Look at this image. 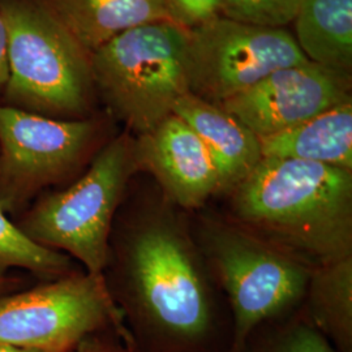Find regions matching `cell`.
<instances>
[{"instance_id": "cell-1", "label": "cell", "mask_w": 352, "mask_h": 352, "mask_svg": "<svg viewBox=\"0 0 352 352\" xmlns=\"http://www.w3.org/2000/svg\"><path fill=\"white\" fill-rule=\"evenodd\" d=\"M103 279L138 352H228L231 327L186 212L155 184L128 188Z\"/></svg>"}, {"instance_id": "cell-2", "label": "cell", "mask_w": 352, "mask_h": 352, "mask_svg": "<svg viewBox=\"0 0 352 352\" xmlns=\"http://www.w3.org/2000/svg\"><path fill=\"white\" fill-rule=\"evenodd\" d=\"M226 196V217L311 267L352 256L351 170L263 158Z\"/></svg>"}, {"instance_id": "cell-3", "label": "cell", "mask_w": 352, "mask_h": 352, "mask_svg": "<svg viewBox=\"0 0 352 352\" xmlns=\"http://www.w3.org/2000/svg\"><path fill=\"white\" fill-rule=\"evenodd\" d=\"M8 80L0 102L54 119L94 116L90 52L45 0H0Z\"/></svg>"}, {"instance_id": "cell-4", "label": "cell", "mask_w": 352, "mask_h": 352, "mask_svg": "<svg viewBox=\"0 0 352 352\" xmlns=\"http://www.w3.org/2000/svg\"><path fill=\"white\" fill-rule=\"evenodd\" d=\"M193 235L231 311L228 352H247L252 336L298 311L312 267L226 215L199 217Z\"/></svg>"}, {"instance_id": "cell-5", "label": "cell", "mask_w": 352, "mask_h": 352, "mask_svg": "<svg viewBox=\"0 0 352 352\" xmlns=\"http://www.w3.org/2000/svg\"><path fill=\"white\" fill-rule=\"evenodd\" d=\"M138 174L135 138L126 132L109 140L75 180L39 196L14 221L38 244L102 276L115 217Z\"/></svg>"}, {"instance_id": "cell-6", "label": "cell", "mask_w": 352, "mask_h": 352, "mask_svg": "<svg viewBox=\"0 0 352 352\" xmlns=\"http://www.w3.org/2000/svg\"><path fill=\"white\" fill-rule=\"evenodd\" d=\"M188 30L171 21L139 26L90 52L97 96L136 136L154 129L189 93Z\"/></svg>"}, {"instance_id": "cell-7", "label": "cell", "mask_w": 352, "mask_h": 352, "mask_svg": "<svg viewBox=\"0 0 352 352\" xmlns=\"http://www.w3.org/2000/svg\"><path fill=\"white\" fill-rule=\"evenodd\" d=\"M93 116L63 120L0 102V208L13 219L75 180L109 141Z\"/></svg>"}, {"instance_id": "cell-8", "label": "cell", "mask_w": 352, "mask_h": 352, "mask_svg": "<svg viewBox=\"0 0 352 352\" xmlns=\"http://www.w3.org/2000/svg\"><path fill=\"white\" fill-rule=\"evenodd\" d=\"M104 330L129 337L103 276L78 269L0 298V343L65 352Z\"/></svg>"}, {"instance_id": "cell-9", "label": "cell", "mask_w": 352, "mask_h": 352, "mask_svg": "<svg viewBox=\"0 0 352 352\" xmlns=\"http://www.w3.org/2000/svg\"><path fill=\"white\" fill-rule=\"evenodd\" d=\"M187 30L189 93L215 104L280 68L308 62L285 28L250 25L217 16Z\"/></svg>"}, {"instance_id": "cell-10", "label": "cell", "mask_w": 352, "mask_h": 352, "mask_svg": "<svg viewBox=\"0 0 352 352\" xmlns=\"http://www.w3.org/2000/svg\"><path fill=\"white\" fill-rule=\"evenodd\" d=\"M350 76L308 60L278 69L221 106L266 138L352 101Z\"/></svg>"}, {"instance_id": "cell-11", "label": "cell", "mask_w": 352, "mask_h": 352, "mask_svg": "<svg viewBox=\"0 0 352 352\" xmlns=\"http://www.w3.org/2000/svg\"><path fill=\"white\" fill-rule=\"evenodd\" d=\"M135 155L139 173L149 174L164 197L186 213L221 195V177L210 153L174 113L135 136Z\"/></svg>"}, {"instance_id": "cell-12", "label": "cell", "mask_w": 352, "mask_h": 352, "mask_svg": "<svg viewBox=\"0 0 352 352\" xmlns=\"http://www.w3.org/2000/svg\"><path fill=\"white\" fill-rule=\"evenodd\" d=\"M173 113L188 124L213 158L221 177V193L238 186L263 160L260 138L221 104L186 94Z\"/></svg>"}, {"instance_id": "cell-13", "label": "cell", "mask_w": 352, "mask_h": 352, "mask_svg": "<svg viewBox=\"0 0 352 352\" xmlns=\"http://www.w3.org/2000/svg\"><path fill=\"white\" fill-rule=\"evenodd\" d=\"M45 3L89 52L131 29L162 21L174 23L166 0H45Z\"/></svg>"}, {"instance_id": "cell-14", "label": "cell", "mask_w": 352, "mask_h": 352, "mask_svg": "<svg viewBox=\"0 0 352 352\" xmlns=\"http://www.w3.org/2000/svg\"><path fill=\"white\" fill-rule=\"evenodd\" d=\"M263 158H289L352 171V101L260 138Z\"/></svg>"}, {"instance_id": "cell-15", "label": "cell", "mask_w": 352, "mask_h": 352, "mask_svg": "<svg viewBox=\"0 0 352 352\" xmlns=\"http://www.w3.org/2000/svg\"><path fill=\"white\" fill-rule=\"evenodd\" d=\"M294 24L309 62L351 75L352 0H300Z\"/></svg>"}, {"instance_id": "cell-16", "label": "cell", "mask_w": 352, "mask_h": 352, "mask_svg": "<svg viewBox=\"0 0 352 352\" xmlns=\"http://www.w3.org/2000/svg\"><path fill=\"white\" fill-rule=\"evenodd\" d=\"M304 314L338 352H352V256L312 267Z\"/></svg>"}, {"instance_id": "cell-17", "label": "cell", "mask_w": 352, "mask_h": 352, "mask_svg": "<svg viewBox=\"0 0 352 352\" xmlns=\"http://www.w3.org/2000/svg\"><path fill=\"white\" fill-rule=\"evenodd\" d=\"M26 272L42 280L63 277L78 270L75 261L30 239L11 215L0 208V276Z\"/></svg>"}, {"instance_id": "cell-18", "label": "cell", "mask_w": 352, "mask_h": 352, "mask_svg": "<svg viewBox=\"0 0 352 352\" xmlns=\"http://www.w3.org/2000/svg\"><path fill=\"white\" fill-rule=\"evenodd\" d=\"M264 336L256 331L247 352H338L305 314H292L272 322Z\"/></svg>"}, {"instance_id": "cell-19", "label": "cell", "mask_w": 352, "mask_h": 352, "mask_svg": "<svg viewBox=\"0 0 352 352\" xmlns=\"http://www.w3.org/2000/svg\"><path fill=\"white\" fill-rule=\"evenodd\" d=\"M300 0H221L219 16L265 28H285L298 12Z\"/></svg>"}, {"instance_id": "cell-20", "label": "cell", "mask_w": 352, "mask_h": 352, "mask_svg": "<svg viewBox=\"0 0 352 352\" xmlns=\"http://www.w3.org/2000/svg\"><path fill=\"white\" fill-rule=\"evenodd\" d=\"M174 23L190 29L219 16L221 0H166Z\"/></svg>"}, {"instance_id": "cell-21", "label": "cell", "mask_w": 352, "mask_h": 352, "mask_svg": "<svg viewBox=\"0 0 352 352\" xmlns=\"http://www.w3.org/2000/svg\"><path fill=\"white\" fill-rule=\"evenodd\" d=\"M65 352H138L131 338L118 330L90 334Z\"/></svg>"}, {"instance_id": "cell-22", "label": "cell", "mask_w": 352, "mask_h": 352, "mask_svg": "<svg viewBox=\"0 0 352 352\" xmlns=\"http://www.w3.org/2000/svg\"><path fill=\"white\" fill-rule=\"evenodd\" d=\"M8 67H7V26L4 16L0 10V98L7 85Z\"/></svg>"}, {"instance_id": "cell-23", "label": "cell", "mask_w": 352, "mask_h": 352, "mask_svg": "<svg viewBox=\"0 0 352 352\" xmlns=\"http://www.w3.org/2000/svg\"><path fill=\"white\" fill-rule=\"evenodd\" d=\"M24 287H26L25 278L19 277L14 274L0 276V298Z\"/></svg>"}, {"instance_id": "cell-24", "label": "cell", "mask_w": 352, "mask_h": 352, "mask_svg": "<svg viewBox=\"0 0 352 352\" xmlns=\"http://www.w3.org/2000/svg\"><path fill=\"white\" fill-rule=\"evenodd\" d=\"M0 352H46L38 351V350H30V349H24V347H17L12 344H6L0 343Z\"/></svg>"}]
</instances>
